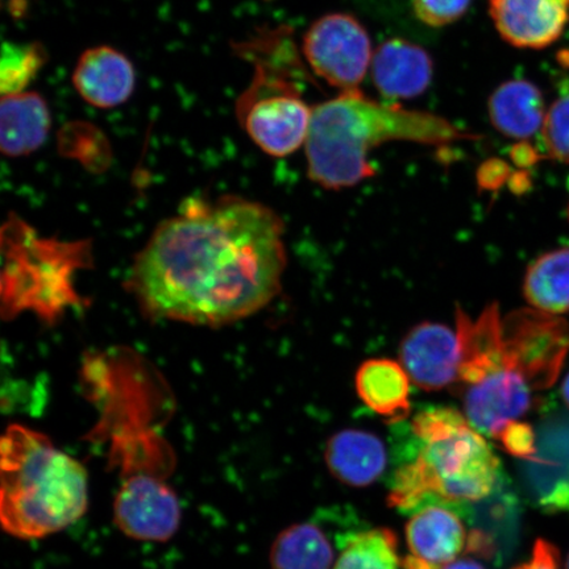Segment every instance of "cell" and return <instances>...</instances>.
Instances as JSON below:
<instances>
[{"instance_id": "cell-1", "label": "cell", "mask_w": 569, "mask_h": 569, "mask_svg": "<svg viewBox=\"0 0 569 569\" xmlns=\"http://www.w3.org/2000/svg\"><path fill=\"white\" fill-rule=\"evenodd\" d=\"M283 222L259 202H190L138 254L131 288L147 315L197 326L251 317L280 293Z\"/></svg>"}, {"instance_id": "cell-2", "label": "cell", "mask_w": 569, "mask_h": 569, "mask_svg": "<svg viewBox=\"0 0 569 569\" xmlns=\"http://www.w3.org/2000/svg\"><path fill=\"white\" fill-rule=\"evenodd\" d=\"M478 139L436 113L382 104L356 90L312 107L305 146L310 180L341 190L375 176L369 154L388 141L446 146Z\"/></svg>"}, {"instance_id": "cell-3", "label": "cell", "mask_w": 569, "mask_h": 569, "mask_svg": "<svg viewBox=\"0 0 569 569\" xmlns=\"http://www.w3.org/2000/svg\"><path fill=\"white\" fill-rule=\"evenodd\" d=\"M501 465L482 433L460 411L433 407L412 418L389 503L402 513L431 505L457 508L492 495Z\"/></svg>"}, {"instance_id": "cell-4", "label": "cell", "mask_w": 569, "mask_h": 569, "mask_svg": "<svg viewBox=\"0 0 569 569\" xmlns=\"http://www.w3.org/2000/svg\"><path fill=\"white\" fill-rule=\"evenodd\" d=\"M0 455V522L9 536L46 538L87 513V469L44 433L12 425L4 432Z\"/></svg>"}, {"instance_id": "cell-5", "label": "cell", "mask_w": 569, "mask_h": 569, "mask_svg": "<svg viewBox=\"0 0 569 569\" xmlns=\"http://www.w3.org/2000/svg\"><path fill=\"white\" fill-rule=\"evenodd\" d=\"M233 49L253 66L252 81L234 106L240 126L273 158L296 152L308 140L312 107L298 83L306 71L291 31L262 28L251 39L234 42Z\"/></svg>"}, {"instance_id": "cell-6", "label": "cell", "mask_w": 569, "mask_h": 569, "mask_svg": "<svg viewBox=\"0 0 569 569\" xmlns=\"http://www.w3.org/2000/svg\"><path fill=\"white\" fill-rule=\"evenodd\" d=\"M302 52L315 74L341 92L359 90L373 59L365 26L345 12L315 21L303 36Z\"/></svg>"}, {"instance_id": "cell-7", "label": "cell", "mask_w": 569, "mask_h": 569, "mask_svg": "<svg viewBox=\"0 0 569 569\" xmlns=\"http://www.w3.org/2000/svg\"><path fill=\"white\" fill-rule=\"evenodd\" d=\"M505 358L537 391L553 386L569 352V326L558 316L519 309L503 317Z\"/></svg>"}, {"instance_id": "cell-8", "label": "cell", "mask_w": 569, "mask_h": 569, "mask_svg": "<svg viewBox=\"0 0 569 569\" xmlns=\"http://www.w3.org/2000/svg\"><path fill=\"white\" fill-rule=\"evenodd\" d=\"M113 517L127 537L167 542L181 523V503L172 488L151 475H132L117 493Z\"/></svg>"}, {"instance_id": "cell-9", "label": "cell", "mask_w": 569, "mask_h": 569, "mask_svg": "<svg viewBox=\"0 0 569 569\" xmlns=\"http://www.w3.org/2000/svg\"><path fill=\"white\" fill-rule=\"evenodd\" d=\"M522 461L526 488L538 507L569 513V416L540 423L536 453Z\"/></svg>"}, {"instance_id": "cell-10", "label": "cell", "mask_w": 569, "mask_h": 569, "mask_svg": "<svg viewBox=\"0 0 569 569\" xmlns=\"http://www.w3.org/2000/svg\"><path fill=\"white\" fill-rule=\"evenodd\" d=\"M460 391L468 422L482 436L496 439L530 410L537 390L521 373L501 369Z\"/></svg>"}, {"instance_id": "cell-11", "label": "cell", "mask_w": 569, "mask_h": 569, "mask_svg": "<svg viewBox=\"0 0 569 569\" xmlns=\"http://www.w3.org/2000/svg\"><path fill=\"white\" fill-rule=\"evenodd\" d=\"M401 366L418 388L438 391L453 388L459 373V339L450 327L419 323L403 338Z\"/></svg>"}, {"instance_id": "cell-12", "label": "cell", "mask_w": 569, "mask_h": 569, "mask_svg": "<svg viewBox=\"0 0 569 569\" xmlns=\"http://www.w3.org/2000/svg\"><path fill=\"white\" fill-rule=\"evenodd\" d=\"M469 532L453 507L431 505L412 515L407 526L409 555L403 569H443L465 552Z\"/></svg>"}, {"instance_id": "cell-13", "label": "cell", "mask_w": 569, "mask_h": 569, "mask_svg": "<svg viewBox=\"0 0 569 569\" xmlns=\"http://www.w3.org/2000/svg\"><path fill=\"white\" fill-rule=\"evenodd\" d=\"M489 13L509 44L543 49L563 34L569 23V0H489Z\"/></svg>"}, {"instance_id": "cell-14", "label": "cell", "mask_w": 569, "mask_h": 569, "mask_svg": "<svg viewBox=\"0 0 569 569\" xmlns=\"http://www.w3.org/2000/svg\"><path fill=\"white\" fill-rule=\"evenodd\" d=\"M502 322L500 306L496 302L488 305L476 319L457 309L460 358L458 382L453 388L462 390L501 369H510L505 360Z\"/></svg>"}, {"instance_id": "cell-15", "label": "cell", "mask_w": 569, "mask_h": 569, "mask_svg": "<svg viewBox=\"0 0 569 569\" xmlns=\"http://www.w3.org/2000/svg\"><path fill=\"white\" fill-rule=\"evenodd\" d=\"M73 84L84 102L97 109L124 104L137 87V71L128 57L109 46L84 51L73 71Z\"/></svg>"}, {"instance_id": "cell-16", "label": "cell", "mask_w": 569, "mask_h": 569, "mask_svg": "<svg viewBox=\"0 0 569 569\" xmlns=\"http://www.w3.org/2000/svg\"><path fill=\"white\" fill-rule=\"evenodd\" d=\"M372 81L388 99H411L429 89L433 61L421 46L405 39H391L373 52Z\"/></svg>"}, {"instance_id": "cell-17", "label": "cell", "mask_w": 569, "mask_h": 569, "mask_svg": "<svg viewBox=\"0 0 569 569\" xmlns=\"http://www.w3.org/2000/svg\"><path fill=\"white\" fill-rule=\"evenodd\" d=\"M352 526L333 532L317 522L290 526L276 538L270 550L272 569H332L337 552L343 551L356 532Z\"/></svg>"}, {"instance_id": "cell-18", "label": "cell", "mask_w": 569, "mask_h": 569, "mask_svg": "<svg viewBox=\"0 0 569 569\" xmlns=\"http://www.w3.org/2000/svg\"><path fill=\"white\" fill-rule=\"evenodd\" d=\"M52 127L51 110L39 92L23 91L2 97L0 149L7 158H23L44 146Z\"/></svg>"}, {"instance_id": "cell-19", "label": "cell", "mask_w": 569, "mask_h": 569, "mask_svg": "<svg viewBox=\"0 0 569 569\" xmlns=\"http://www.w3.org/2000/svg\"><path fill=\"white\" fill-rule=\"evenodd\" d=\"M326 461L339 481L351 487H368L386 472L388 451L373 432L343 430L327 443Z\"/></svg>"}, {"instance_id": "cell-20", "label": "cell", "mask_w": 569, "mask_h": 569, "mask_svg": "<svg viewBox=\"0 0 569 569\" xmlns=\"http://www.w3.org/2000/svg\"><path fill=\"white\" fill-rule=\"evenodd\" d=\"M360 400L390 422H403L410 416V377L401 362L371 359L362 362L355 377Z\"/></svg>"}, {"instance_id": "cell-21", "label": "cell", "mask_w": 569, "mask_h": 569, "mask_svg": "<svg viewBox=\"0 0 569 569\" xmlns=\"http://www.w3.org/2000/svg\"><path fill=\"white\" fill-rule=\"evenodd\" d=\"M488 110L496 130L511 139L533 137L546 119L542 91L526 80L500 84L489 98Z\"/></svg>"}, {"instance_id": "cell-22", "label": "cell", "mask_w": 569, "mask_h": 569, "mask_svg": "<svg viewBox=\"0 0 569 569\" xmlns=\"http://www.w3.org/2000/svg\"><path fill=\"white\" fill-rule=\"evenodd\" d=\"M523 295L532 309L560 316L569 311V248L540 256L526 272Z\"/></svg>"}, {"instance_id": "cell-23", "label": "cell", "mask_w": 569, "mask_h": 569, "mask_svg": "<svg viewBox=\"0 0 569 569\" xmlns=\"http://www.w3.org/2000/svg\"><path fill=\"white\" fill-rule=\"evenodd\" d=\"M397 537L388 529L360 530L348 540L332 569H398Z\"/></svg>"}, {"instance_id": "cell-24", "label": "cell", "mask_w": 569, "mask_h": 569, "mask_svg": "<svg viewBox=\"0 0 569 569\" xmlns=\"http://www.w3.org/2000/svg\"><path fill=\"white\" fill-rule=\"evenodd\" d=\"M48 56L40 42L16 44L4 42L0 63V90L2 96L26 91L46 66Z\"/></svg>"}, {"instance_id": "cell-25", "label": "cell", "mask_w": 569, "mask_h": 569, "mask_svg": "<svg viewBox=\"0 0 569 569\" xmlns=\"http://www.w3.org/2000/svg\"><path fill=\"white\" fill-rule=\"evenodd\" d=\"M542 134L550 159L569 163V92L551 104L546 113Z\"/></svg>"}, {"instance_id": "cell-26", "label": "cell", "mask_w": 569, "mask_h": 569, "mask_svg": "<svg viewBox=\"0 0 569 569\" xmlns=\"http://www.w3.org/2000/svg\"><path fill=\"white\" fill-rule=\"evenodd\" d=\"M472 0H411L419 20L430 27H445L466 16Z\"/></svg>"}, {"instance_id": "cell-27", "label": "cell", "mask_w": 569, "mask_h": 569, "mask_svg": "<svg viewBox=\"0 0 569 569\" xmlns=\"http://www.w3.org/2000/svg\"><path fill=\"white\" fill-rule=\"evenodd\" d=\"M497 547L493 539L482 530L469 532L465 552L443 569H490L496 560Z\"/></svg>"}, {"instance_id": "cell-28", "label": "cell", "mask_w": 569, "mask_h": 569, "mask_svg": "<svg viewBox=\"0 0 569 569\" xmlns=\"http://www.w3.org/2000/svg\"><path fill=\"white\" fill-rule=\"evenodd\" d=\"M496 439L500 440L505 450L522 460L530 459L537 450V432L525 422L509 423Z\"/></svg>"}, {"instance_id": "cell-29", "label": "cell", "mask_w": 569, "mask_h": 569, "mask_svg": "<svg viewBox=\"0 0 569 569\" xmlns=\"http://www.w3.org/2000/svg\"><path fill=\"white\" fill-rule=\"evenodd\" d=\"M510 174L507 162L502 160H490L483 163L479 170V184L486 190H497L508 181Z\"/></svg>"}, {"instance_id": "cell-30", "label": "cell", "mask_w": 569, "mask_h": 569, "mask_svg": "<svg viewBox=\"0 0 569 569\" xmlns=\"http://www.w3.org/2000/svg\"><path fill=\"white\" fill-rule=\"evenodd\" d=\"M516 569H560L558 552L546 540H538L529 563L517 567Z\"/></svg>"}, {"instance_id": "cell-31", "label": "cell", "mask_w": 569, "mask_h": 569, "mask_svg": "<svg viewBox=\"0 0 569 569\" xmlns=\"http://www.w3.org/2000/svg\"><path fill=\"white\" fill-rule=\"evenodd\" d=\"M511 159H513L519 168L529 169L533 163L538 162L539 154L536 148L522 141L511 151Z\"/></svg>"}, {"instance_id": "cell-32", "label": "cell", "mask_w": 569, "mask_h": 569, "mask_svg": "<svg viewBox=\"0 0 569 569\" xmlns=\"http://www.w3.org/2000/svg\"><path fill=\"white\" fill-rule=\"evenodd\" d=\"M561 396H563V400L569 407V375L566 377L563 386H561Z\"/></svg>"}, {"instance_id": "cell-33", "label": "cell", "mask_w": 569, "mask_h": 569, "mask_svg": "<svg viewBox=\"0 0 569 569\" xmlns=\"http://www.w3.org/2000/svg\"><path fill=\"white\" fill-rule=\"evenodd\" d=\"M567 569H569V558H568Z\"/></svg>"}, {"instance_id": "cell-34", "label": "cell", "mask_w": 569, "mask_h": 569, "mask_svg": "<svg viewBox=\"0 0 569 569\" xmlns=\"http://www.w3.org/2000/svg\"><path fill=\"white\" fill-rule=\"evenodd\" d=\"M568 218H569V208H568Z\"/></svg>"}]
</instances>
